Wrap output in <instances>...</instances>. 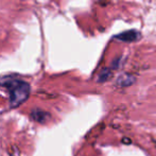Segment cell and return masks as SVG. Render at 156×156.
<instances>
[{"label":"cell","instance_id":"cell-1","mask_svg":"<svg viewBox=\"0 0 156 156\" xmlns=\"http://www.w3.org/2000/svg\"><path fill=\"white\" fill-rule=\"evenodd\" d=\"M0 85L4 86L10 90V105L11 107H17L21 105L30 94V85L23 80L14 76H1Z\"/></svg>","mask_w":156,"mask_h":156},{"label":"cell","instance_id":"cell-2","mask_svg":"<svg viewBox=\"0 0 156 156\" xmlns=\"http://www.w3.org/2000/svg\"><path fill=\"white\" fill-rule=\"evenodd\" d=\"M140 38V33L135 31V30H131V31H126L124 33L117 35V39L121 41H125V43H133Z\"/></svg>","mask_w":156,"mask_h":156},{"label":"cell","instance_id":"cell-3","mask_svg":"<svg viewBox=\"0 0 156 156\" xmlns=\"http://www.w3.org/2000/svg\"><path fill=\"white\" fill-rule=\"evenodd\" d=\"M32 118L35 120V121L39 122V123H46L48 120L50 119V115L47 113V112H44L39 108H35L32 111L31 113Z\"/></svg>","mask_w":156,"mask_h":156},{"label":"cell","instance_id":"cell-5","mask_svg":"<svg viewBox=\"0 0 156 156\" xmlns=\"http://www.w3.org/2000/svg\"><path fill=\"white\" fill-rule=\"evenodd\" d=\"M111 76H112V72L109 71L108 69H103L102 71H101V73L99 74L98 81L99 82H104V81L108 80Z\"/></svg>","mask_w":156,"mask_h":156},{"label":"cell","instance_id":"cell-4","mask_svg":"<svg viewBox=\"0 0 156 156\" xmlns=\"http://www.w3.org/2000/svg\"><path fill=\"white\" fill-rule=\"evenodd\" d=\"M135 81V78L131 74H124V76H121L117 81V84L121 87H124V86H129L131 85L132 83H134Z\"/></svg>","mask_w":156,"mask_h":156},{"label":"cell","instance_id":"cell-6","mask_svg":"<svg viewBox=\"0 0 156 156\" xmlns=\"http://www.w3.org/2000/svg\"><path fill=\"white\" fill-rule=\"evenodd\" d=\"M122 141H123L124 144H131V141H129V139H127V138H125V139L123 138V140H122Z\"/></svg>","mask_w":156,"mask_h":156}]
</instances>
